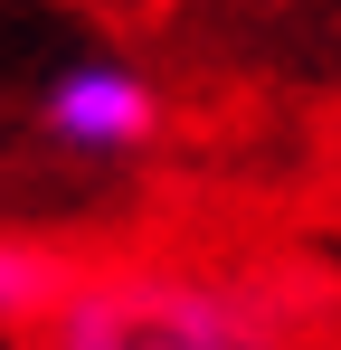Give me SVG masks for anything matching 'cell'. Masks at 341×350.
Returning a JSON list of instances; mask_svg holds the SVG:
<instances>
[{"label": "cell", "instance_id": "2", "mask_svg": "<svg viewBox=\"0 0 341 350\" xmlns=\"http://www.w3.org/2000/svg\"><path fill=\"white\" fill-rule=\"evenodd\" d=\"M38 123H48V142H66V152H142L162 133V95L133 66L86 57V66H66L48 95H38Z\"/></svg>", "mask_w": 341, "mask_h": 350}, {"label": "cell", "instance_id": "3", "mask_svg": "<svg viewBox=\"0 0 341 350\" xmlns=\"http://www.w3.org/2000/svg\"><path fill=\"white\" fill-rule=\"evenodd\" d=\"M66 284H76V275L57 265L48 246H10V237H0V322H10V332H38L57 303H66Z\"/></svg>", "mask_w": 341, "mask_h": 350}, {"label": "cell", "instance_id": "1", "mask_svg": "<svg viewBox=\"0 0 341 350\" xmlns=\"http://www.w3.org/2000/svg\"><path fill=\"white\" fill-rule=\"evenodd\" d=\"M38 350H284L256 303L180 275H76Z\"/></svg>", "mask_w": 341, "mask_h": 350}]
</instances>
